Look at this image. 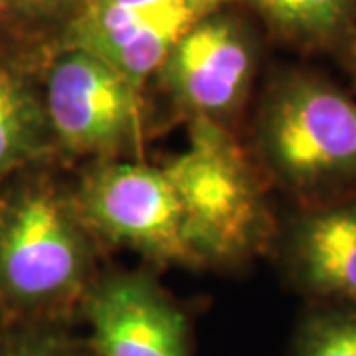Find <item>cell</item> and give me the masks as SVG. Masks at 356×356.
Wrapping results in <instances>:
<instances>
[{"label":"cell","instance_id":"1","mask_svg":"<svg viewBox=\"0 0 356 356\" xmlns=\"http://www.w3.org/2000/svg\"><path fill=\"white\" fill-rule=\"evenodd\" d=\"M65 168L46 161L0 182L2 323L76 329L102 273L103 245L81 218Z\"/></svg>","mask_w":356,"mask_h":356},{"label":"cell","instance_id":"2","mask_svg":"<svg viewBox=\"0 0 356 356\" xmlns=\"http://www.w3.org/2000/svg\"><path fill=\"white\" fill-rule=\"evenodd\" d=\"M250 151L293 206L355 192L356 99L318 72L283 70L257 102Z\"/></svg>","mask_w":356,"mask_h":356},{"label":"cell","instance_id":"3","mask_svg":"<svg viewBox=\"0 0 356 356\" xmlns=\"http://www.w3.org/2000/svg\"><path fill=\"white\" fill-rule=\"evenodd\" d=\"M186 147L161 166L180 204L194 267H238L271 254L280 218L250 147L212 121H186Z\"/></svg>","mask_w":356,"mask_h":356},{"label":"cell","instance_id":"4","mask_svg":"<svg viewBox=\"0 0 356 356\" xmlns=\"http://www.w3.org/2000/svg\"><path fill=\"white\" fill-rule=\"evenodd\" d=\"M34 50L56 161L70 168L143 159L153 127L145 89L81 48L46 44Z\"/></svg>","mask_w":356,"mask_h":356},{"label":"cell","instance_id":"5","mask_svg":"<svg viewBox=\"0 0 356 356\" xmlns=\"http://www.w3.org/2000/svg\"><path fill=\"white\" fill-rule=\"evenodd\" d=\"M74 196L103 248H121L159 267H194L175 188L145 159L81 165Z\"/></svg>","mask_w":356,"mask_h":356},{"label":"cell","instance_id":"6","mask_svg":"<svg viewBox=\"0 0 356 356\" xmlns=\"http://www.w3.org/2000/svg\"><path fill=\"white\" fill-rule=\"evenodd\" d=\"M232 6L191 26L154 74L184 123L204 119L234 129L252 97L259 62L257 38Z\"/></svg>","mask_w":356,"mask_h":356},{"label":"cell","instance_id":"7","mask_svg":"<svg viewBox=\"0 0 356 356\" xmlns=\"http://www.w3.org/2000/svg\"><path fill=\"white\" fill-rule=\"evenodd\" d=\"M236 2L242 0H86L50 44L91 51L147 91L178 38Z\"/></svg>","mask_w":356,"mask_h":356},{"label":"cell","instance_id":"8","mask_svg":"<svg viewBox=\"0 0 356 356\" xmlns=\"http://www.w3.org/2000/svg\"><path fill=\"white\" fill-rule=\"evenodd\" d=\"M79 323L95 356H192L188 313L153 269H102Z\"/></svg>","mask_w":356,"mask_h":356},{"label":"cell","instance_id":"9","mask_svg":"<svg viewBox=\"0 0 356 356\" xmlns=\"http://www.w3.org/2000/svg\"><path fill=\"white\" fill-rule=\"evenodd\" d=\"M271 254L305 303L356 305V191L293 206L280 218Z\"/></svg>","mask_w":356,"mask_h":356},{"label":"cell","instance_id":"10","mask_svg":"<svg viewBox=\"0 0 356 356\" xmlns=\"http://www.w3.org/2000/svg\"><path fill=\"white\" fill-rule=\"evenodd\" d=\"M56 161L34 48L0 44V182L26 166Z\"/></svg>","mask_w":356,"mask_h":356},{"label":"cell","instance_id":"11","mask_svg":"<svg viewBox=\"0 0 356 356\" xmlns=\"http://www.w3.org/2000/svg\"><path fill=\"white\" fill-rule=\"evenodd\" d=\"M269 32L301 51L343 50L356 26V0H242Z\"/></svg>","mask_w":356,"mask_h":356},{"label":"cell","instance_id":"12","mask_svg":"<svg viewBox=\"0 0 356 356\" xmlns=\"http://www.w3.org/2000/svg\"><path fill=\"white\" fill-rule=\"evenodd\" d=\"M289 356H356V305L305 303Z\"/></svg>","mask_w":356,"mask_h":356},{"label":"cell","instance_id":"13","mask_svg":"<svg viewBox=\"0 0 356 356\" xmlns=\"http://www.w3.org/2000/svg\"><path fill=\"white\" fill-rule=\"evenodd\" d=\"M86 0H0V44L38 48L50 44Z\"/></svg>","mask_w":356,"mask_h":356},{"label":"cell","instance_id":"14","mask_svg":"<svg viewBox=\"0 0 356 356\" xmlns=\"http://www.w3.org/2000/svg\"><path fill=\"white\" fill-rule=\"evenodd\" d=\"M0 356H95L74 327L0 323Z\"/></svg>","mask_w":356,"mask_h":356},{"label":"cell","instance_id":"15","mask_svg":"<svg viewBox=\"0 0 356 356\" xmlns=\"http://www.w3.org/2000/svg\"><path fill=\"white\" fill-rule=\"evenodd\" d=\"M344 54V65H346V72L350 76V81H353V88L356 91V26L355 30L350 32V36L346 40V44L343 46Z\"/></svg>","mask_w":356,"mask_h":356},{"label":"cell","instance_id":"16","mask_svg":"<svg viewBox=\"0 0 356 356\" xmlns=\"http://www.w3.org/2000/svg\"><path fill=\"white\" fill-rule=\"evenodd\" d=\"M0 323H2V318H0Z\"/></svg>","mask_w":356,"mask_h":356}]
</instances>
